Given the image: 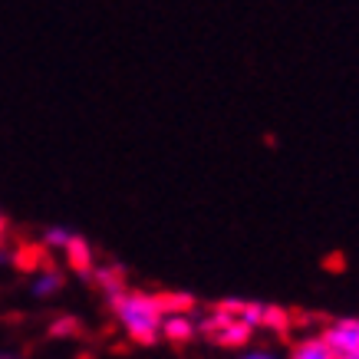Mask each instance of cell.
<instances>
[{
	"mask_svg": "<svg viewBox=\"0 0 359 359\" xmlns=\"http://www.w3.org/2000/svg\"><path fill=\"white\" fill-rule=\"evenodd\" d=\"M112 316L132 343L152 346L155 339H162V320H165V300L162 294H145V290H122L109 297Z\"/></svg>",
	"mask_w": 359,
	"mask_h": 359,
	"instance_id": "1",
	"label": "cell"
},
{
	"mask_svg": "<svg viewBox=\"0 0 359 359\" xmlns=\"http://www.w3.org/2000/svg\"><path fill=\"white\" fill-rule=\"evenodd\" d=\"M198 333L211 337L218 346H248L250 337H254V330H250L228 304H221L218 310H211L205 320H198Z\"/></svg>",
	"mask_w": 359,
	"mask_h": 359,
	"instance_id": "2",
	"label": "cell"
},
{
	"mask_svg": "<svg viewBox=\"0 0 359 359\" xmlns=\"http://www.w3.org/2000/svg\"><path fill=\"white\" fill-rule=\"evenodd\" d=\"M320 337L327 339V346L339 359H359V316H343V320H330Z\"/></svg>",
	"mask_w": 359,
	"mask_h": 359,
	"instance_id": "3",
	"label": "cell"
},
{
	"mask_svg": "<svg viewBox=\"0 0 359 359\" xmlns=\"http://www.w3.org/2000/svg\"><path fill=\"white\" fill-rule=\"evenodd\" d=\"M198 333V320L191 310H168L162 320V337L172 343H188Z\"/></svg>",
	"mask_w": 359,
	"mask_h": 359,
	"instance_id": "4",
	"label": "cell"
},
{
	"mask_svg": "<svg viewBox=\"0 0 359 359\" xmlns=\"http://www.w3.org/2000/svg\"><path fill=\"white\" fill-rule=\"evenodd\" d=\"M63 257H66V267H73V271L83 273V277H89V273L96 271V254H93V244H89L86 238H79V234H73V238L66 241Z\"/></svg>",
	"mask_w": 359,
	"mask_h": 359,
	"instance_id": "5",
	"label": "cell"
},
{
	"mask_svg": "<svg viewBox=\"0 0 359 359\" xmlns=\"http://www.w3.org/2000/svg\"><path fill=\"white\" fill-rule=\"evenodd\" d=\"M63 271L60 267H53V264H43V267H36V273H33V280H30V290L36 297H53L63 290Z\"/></svg>",
	"mask_w": 359,
	"mask_h": 359,
	"instance_id": "6",
	"label": "cell"
},
{
	"mask_svg": "<svg viewBox=\"0 0 359 359\" xmlns=\"http://www.w3.org/2000/svg\"><path fill=\"white\" fill-rule=\"evenodd\" d=\"M290 359H339V356L327 346V339L316 333V337L297 339L294 349H290Z\"/></svg>",
	"mask_w": 359,
	"mask_h": 359,
	"instance_id": "7",
	"label": "cell"
},
{
	"mask_svg": "<svg viewBox=\"0 0 359 359\" xmlns=\"http://www.w3.org/2000/svg\"><path fill=\"white\" fill-rule=\"evenodd\" d=\"M89 277L99 283V290H102L106 297H116V294H122V290H126V273H122V267H116V264L96 267Z\"/></svg>",
	"mask_w": 359,
	"mask_h": 359,
	"instance_id": "8",
	"label": "cell"
},
{
	"mask_svg": "<svg viewBox=\"0 0 359 359\" xmlns=\"http://www.w3.org/2000/svg\"><path fill=\"white\" fill-rule=\"evenodd\" d=\"M73 238V231L69 228H60V224H53V228H46L43 231V248L50 250H63L66 248V241Z\"/></svg>",
	"mask_w": 359,
	"mask_h": 359,
	"instance_id": "9",
	"label": "cell"
},
{
	"mask_svg": "<svg viewBox=\"0 0 359 359\" xmlns=\"http://www.w3.org/2000/svg\"><path fill=\"white\" fill-rule=\"evenodd\" d=\"M287 323H290V316H287V310H280V306H267V304H264V327H271V330H287Z\"/></svg>",
	"mask_w": 359,
	"mask_h": 359,
	"instance_id": "10",
	"label": "cell"
},
{
	"mask_svg": "<svg viewBox=\"0 0 359 359\" xmlns=\"http://www.w3.org/2000/svg\"><path fill=\"white\" fill-rule=\"evenodd\" d=\"M165 300V313L168 310H195V297L191 294H162Z\"/></svg>",
	"mask_w": 359,
	"mask_h": 359,
	"instance_id": "11",
	"label": "cell"
},
{
	"mask_svg": "<svg viewBox=\"0 0 359 359\" xmlns=\"http://www.w3.org/2000/svg\"><path fill=\"white\" fill-rule=\"evenodd\" d=\"M69 333H76V320L73 316H60L53 323V337H69Z\"/></svg>",
	"mask_w": 359,
	"mask_h": 359,
	"instance_id": "12",
	"label": "cell"
},
{
	"mask_svg": "<svg viewBox=\"0 0 359 359\" xmlns=\"http://www.w3.org/2000/svg\"><path fill=\"white\" fill-rule=\"evenodd\" d=\"M238 359H280V356H273L271 349H248V353H241Z\"/></svg>",
	"mask_w": 359,
	"mask_h": 359,
	"instance_id": "13",
	"label": "cell"
},
{
	"mask_svg": "<svg viewBox=\"0 0 359 359\" xmlns=\"http://www.w3.org/2000/svg\"><path fill=\"white\" fill-rule=\"evenodd\" d=\"M4 241H7V218L0 215V244H4Z\"/></svg>",
	"mask_w": 359,
	"mask_h": 359,
	"instance_id": "14",
	"label": "cell"
},
{
	"mask_svg": "<svg viewBox=\"0 0 359 359\" xmlns=\"http://www.w3.org/2000/svg\"><path fill=\"white\" fill-rule=\"evenodd\" d=\"M0 359H17V356H11V353H0Z\"/></svg>",
	"mask_w": 359,
	"mask_h": 359,
	"instance_id": "15",
	"label": "cell"
}]
</instances>
